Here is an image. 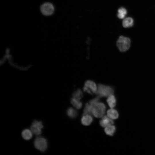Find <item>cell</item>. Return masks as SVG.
<instances>
[{
    "mask_svg": "<svg viewBox=\"0 0 155 155\" xmlns=\"http://www.w3.org/2000/svg\"><path fill=\"white\" fill-rule=\"evenodd\" d=\"M127 13V9L125 8L121 7L118 10L117 17L120 19H123L125 18Z\"/></svg>",
    "mask_w": 155,
    "mask_h": 155,
    "instance_id": "e0dca14e",
    "label": "cell"
},
{
    "mask_svg": "<svg viewBox=\"0 0 155 155\" xmlns=\"http://www.w3.org/2000/svg\"><path fill=\"white\" fill-rule=\"evenodd\" d=\"M67 115L71 119L75 118L78 115L77 111L72 107H69L67 110Z\"/></svg>",
    "mask_w": 155,
    "mask_h": 155,
    "instance_id": "2e32d148",
    "label": "cell"
},
{
    "mask_svg": "<svg viewBox=\"0 0 155 155\" xmlns=\"http://www.w3.org/2000/svg\"><path fill=\"white\" fill-rule=\"evenodd\" d=\"M106 101L111 108H114L116 105V100L115 97L113 95L109 96L106 100Z\"/></svg>",
    "mask_w": 155,
    "mask_h": 155,
    "instance_id": "5bb4252c",
    "label": "cell"
},
{
    "mask_svg": "<svg viewBox=\"0 0 155 155\" xmlns=\"http://www.w3.org/2000/svg\"><path fill=\"white\" fill-rule=\"evenodd\" d=\"M97 90V87L96 84L91 80L86 81L83 88L84 91L93 95V94H96Z\"/></svg>",
    "mask_w": 155,
    "mask_h": 155,
    "instance_id": "5b68a950",
    "label": "cell"
},
{
    "mask_svg": "<svg viewBox=\"0 0 155 155\" xmlns=\"http://www.w3.org/2000/svg\"><path fill=\"white\" fill-rule=\"evenodd\" d=\"M93 119L92 116L89 115L82 116L81 119V123L84 125H90L92 122Z\"/></svg>",
    "mask_w": 155,
    "mask_h": 155,
    "instance_id": "9c48e42d",
    "label": "cell"
},
{
    "mask_svg": "<svg viewBox=\"0 0 155 155\" xmlns=\"http://www.w3.org/2000/svg\"><path fill=\"white\" fill-rule=\"evenodd\" d=\"M71 102L73 106L77 109H80L82 107V102L74 98H73L71 99Z\"/></svg>",
    "mask_w": 155,
    "mask_h": 155,
    "instance_id": "ac0fdd59",
    "label": "cell"
},
{
    "mask_svg": "<svg viewBox=\"0 0 155 155\" xmlns=\"http://www.w3.org/2000/svg\"><path fill=\"white\" fill-rule=\"evenodd\" d=\"M54 8L53 5L49 3H46L43 4L41 6L40 10L44 15L49 16L53 13Z\"/></svg>",
    "mask_w": 155,
    "mask_h": 155,
    "instance_id": "8992f818",
    "label": "cell"
},
{
    "mask_svg": "<svg viewBox=\"0 0 155 155\" xmlns=\"http://www.w3.org/2000/svg\"><path fill=\"white\" fill-rule=\"evenodd\" d=\"M43 126L41 121H34L30 127V130L33 134L39 135L42 133V129Z\"/></svg>",
    "mask_w": 155,
    "mask_h": 155,
    "instance_id": "52a82bcc",
    "label": "cell"
},
{
    "mask_svg": "<svg viewBox=\"0 0 155 155\" xmlns=\"http://www.w3.org/2000/svg\"><path fill=\"white\" fill-rule=\"evenodd\" d=\"M99 124L101 127H104L113 125L114 124V122L112 119L105 115L102 117V119L99 121Z\"/></svg>",
    "mask_w": 155,
    "mask_h": 155,
    "instance_id": "ba28073f",
    "label": "cell"
},
{
    "mask_svg": "<svg viewBox=\"0 0 155 155\" xmlns=\"http://www.w3.org/2000/svg\"><path fill=\"white\" fill-rule=\"evenodd\" d=\"M107 114L108 117L113 119H117L119 116V113L117 110L112 108L107 111Z\"/></svg>",
    "mask_w": 155,
    "mask_h": 155,
    "instance_id": "30bf717a",
    "label": "cell"
},
{
    "mask_svg": "<svg viewBox=\"0 0 155 155\" xmlns=\"http://www.w3.org/2000/svg\"><path fill=\"white\" fill-rule=\"evenodd\" d=\"M32 133L30 130L26 129L24 130L22 133V136L26 140L30 139L32 136Z\"/></svg>",
    "mask_w": 155,
    "mask_h": 155,
    "instance_id": "4fadbf2b",
    "label": "cell"
},
{
    "mask_svg": "<svg viewBox=\"0 0 155 155\" xmlns=\"http://www.w3.org/2000/svg\"><path fill=\"white\" fill-rule=\"evenodd\" d=\"M133 20L132 18L127 17L123 19L122 22V25L124 28H129L133 26Z\"/></svg>",
    "mask_w": 155,
    "mask_h": 155,
    "instance_id": "8fae6325",
    "label": "cell"
},
{
    "mask_svg": "<svg viewBox=\"0 0 155 155\" xmlns=\"http://www.w3.org/2000/svg\"><path fill=\"white\" fill-rule=\"evenodd\" d=\"M34 145L35 148L41 152H44L47 147V142L46 140L42 137H38L35 139Z\"/></svg>",
    "mask_w": 155,
    "mask_h": 155,
    "instance_id": "277c9868",
    "label": "cell"
},
{
    "mask_svg": "<svg viewBox=\"0 0 155 155\" xmlns=\"http://www.w3.org/2000/svg\"><path fill=\"white\" fill-rule=\"evenodd\" d=\"M116 129L115 126L110 125L105 127L104 131L106 135L112 136L115 133Z\"/></svg>",
    "mask_w": 155,
    "mask_h": 155,
    "instance_id": "7c38bea8",
    "label": "cell"
},
{
    "mask_svg": "<svg viewBox=\"0 0 155 155\" xmlns=\"http://www.w3.org/2000/svg\"><path fill=\"white\" fill-rule=\"evenodd\" d=\"M114 90L113 88L109 86L99 84L97 87L96 94L100 97H106L113 95Z\"/></svg>",
    "mask_w": 155,
    "mask_h": 155,
    "instance_id": "6da1fadb",
    "label": "cell"
},
{
    "mask_svg": "<svg viewBox=\"0 0 155 155\" xmlns=\"http://www.w3.org/2000/svg\"><path fill=\"white\" fill-rule=\"evenodd\" d=\"M72 96L73 98L79 100L83 97V94L80 89H78L73 93Z\"/></svg>",
    "mask_w": 155,
    "mask_h": 155,
    "instance_id": "d6986e66",
    "label": "cell"
},
{
    "mask_svg": "<svg viewBox=\"0 0 155 155\" xmlns=\"http://www.w3.org/2000/svg\"><path fill=\"white\" fill-rule=\"evenodd\" d=\"M106 110L105 105L101 102H98L93 106L92 113L96 117L101 118L105 113Z\"/></svg>",
    "mask_w": 155,
    "mask_h": 155,
    "instance_id": "3957f363",
    "label": "cell"
},
{
    "mask_svg": "<svg viewBox=\"0 0 155 155\" xmlns=\"http://www.w3.org/2000/svg\"><path fill=\"white\" fill-rule=\"evenodd\" d=\"M130 44V39L123 36H120L117 42V47L121 52H125L129 48Z\"/></svg>",
    "mask_w": 155,
    "mask_h": 155,
    "instance_id": "7a4b0ae2",
    "label": "cell"
},
{
    "mask_svg": "<svg viewBox=\"0 0 155 155\" xmlns=\"http://www.w3.org/2000/svg\"><path fill=\"white\" fill-rule=\"evenodd\" d=\"M93 108V107L92 105L88 104V103H86L84 110L82 116L89 115L93 116V115L92 113Z\"/></svg>",
    "mask_w": 155,
    "mask_h": 155,
    "instance_id": "9a60e30c",
    "label": "cell"
},
{
    "mask_svg": "<svg viewBox=\"0 0 155 155\" xmlns=\"http://www.w3.org/2000/svg\"><path fill=\"white\" fill-rule=\"evenodd\" d=\"M100 97L98 96L90 100L89 102L90 104L93 107L96 104L99 102L100 100Z\"/></svg>",
    "mask_w": 155,
    "mask_h": 155,
    "instance_id": "ffe728a7",
    "label": "cell"
}]
</instances>
